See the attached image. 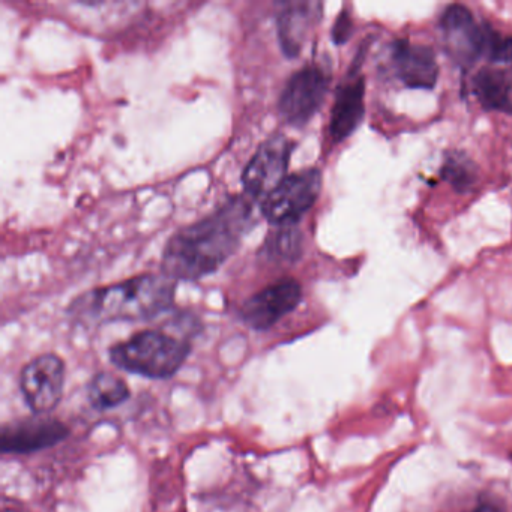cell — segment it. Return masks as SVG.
I'll list each match as a JSON object with an SVG mask.
<instances>
[{"instance_id":"obj_19","label":"cell","mask_w":512,"mask_h":512,"mask_svg":"<svg viewBox=\"0 0 512 512\" xmlns=\"http://www.w3.org/2000/svg\"><path fill=\"white\" fill-rule=\"evenodd\" d=\"M353 23L347 11H341L338 19L335 20L334 28H332V40L335 44H344L352 37Z\"/></svg>"},{"instance_id":"obj_6","label":"cell","mask_w":512,"mask_h":512,"mask_svg":"<svg viewBox=\"0 0 512 512\" xmlns=\"http://www.w3.org/2000/svg\"><path fill=\"white\" fill-rule=\"evenodd\" d=\"M293 142L283 134H274L262 143L242 173L245 196L265 199L287 178Z\"/></svg>"},{"instance_id":"obj_12","label":"cell","mask_w":512,"mask_h":512,"mask_svg":"<svg viewBox=\"0 0 512 512\" xmlns=\"http://www.w3.org/2000/svg\"><path fill=\"white\" fill-rule=\"evenodd\" d=\"M392 62L401 82L412 89H433L439 79L436 56L430 47L400 40L392 47Z\"/></svg>"},{"instance_id":"obj_20","label":"cell","mask_w":512,"mask_h":512,"mask_svg":"<svg viewBox=\"0 0 512 512\" xmlns=\"http://www.w3.org/2000/svg\"><path fill=\"white\" fill-rule=\"evenodd\" d=\"M475 512H503L502 509L497 506L490 505V503H484V505L478 506Z\"/></svg>"},{"instance_id":"obj_2","label":"cell","mask_w":512,"mask_h":512,"mask_svg":"<svg viewBox=\"0 0 512 512\" xmlns=\"http://www.w3.org/2000/svg\"><path fill=\"white\" fill-rule=\"evenodd\" d=\"M176 281L146 274L100 287L74 299L70 314L91 325L118 320H151L166 313L175 299Z\"/></svg>"},{"instance_id":"obj_11","label":"cell","mask_w":512,"mask_h":512,"mask_svg":"<svg viewBox=\"0 0 512 512\" xmlns=\"http://www.w3.org/2000/svg\"><path fill=\"white\" fill-rule=\"evenodd\" d=\"M322 16V4L317 2H289L278 11V43L287 58H296L302 52L308 35Z\"/></svg>"},{"instance_id":"obj_17","label":"cell","mask_w":512,"mask_h":512,"mask_svg":"<svg viewBox=\"0 0 512 512\" xmlns=\"http://www.w3.org/2000/svg\"><path fill=\"white\" fill-rule=\"evenodd\" d=\"M442 178L458 193H466L475 185L478 173L470 158L461 152H452L446 157L442 167Z\"/></svg>"},{"instance_id":"obj_18","label":"cell","mask_w":512,"mask_h":512,"mask_svg":"<svg viewBox=\"0 0 512 512\" xmlns=\"http://www.w3.org/2000/svg\"><path fill=\"white\" fill-rule=\"evenodd\" d=\"M484 56L497 64H512V37H502L487 26Z\"/></svg>"},{"instance_id":"obj_5","label":"cell","mask_w":512,"mask_h":512,"mask_svg":"<svg viewBox=\"0 0 512 512\" xmlns=\"http://www.w3.org/2000/svg\"><path fill=\"white\" fill-rule=\"evenodd\" d=\"M328 88V74L319 65H307L296 71L287 80L278 100L281 118L292 127H304L319 112Z\"/></svg>"},{"instance_id":"obj_8","label":"cell","mask_w":512,"mask_h":512,"mask_svg":"<svg viewBox=\"0 0 512 512\" xmlns=\"http://www.w3.org/2000/svg\"><path fill=\"white\" fill-rule=\"evenodd\" d=\"M301 299V284L293 278H283L250 296L242 304L239 316L248 328L268 331L284 316L292 313Z\"/></svg>"},{"instance_id":"obj_13","label":"cell","mask_w":512,"mask_h":512,"mask_svg":"<svg viewBox=\"0 0 512 512\" xmlns=\"http://www.w3.org/2000/svg\"><path fill=\"white\" fill-rule=\"evenodd\" d=\"M365 83L362 77L341 86L335 97L329 122V133L334 142H341L352 136L353 131L364 118Z\"/></svg>"},{"instance_id":"obj_9","label":"cell","mask_w":512,"mask_h":512,"mask_svg":"<svg viewBox=\"0 0 512 512\" xmlns=\"http://www.w3.org/2000/svg\"><path fill=\"white\" fill-rule=\"evenodd\" d=\"M440 32L446 52L463 67L484 56L485 28H479L472 13L463 5H451L440 17Z\"/></svg>"},{"instance_id":"obj_1","label":"cell","mask_w":512,"mask_h":512,"mask_svg":"<svg viewBox=\"0 0 512 512\" xmlns=\"http://www.w3.org/2000/svg\"><path fill=\"white\" fill-rule=\"evenodd\" d=\"M253 221V200L232 197L214 214L179 229L169 239L163 274L175 281H196L214 274L236 253Z\"/></svg>"},{"instance_id":"obj_15","label":"cell","mask_w":512,"mask_h":512,"mask_svg":"<svg viewBox=\"0 0 512 512\" xmlns=\"http://www.w3.org/2000/svg\"><path fill=\"white\" fill-rule=\"evenodd\" d=\"M131 397L130 388L121 377L98 373L88 385V398L97 410L115 409Z\"/></svg>"},{"instance_id":"obj_3","label":"cell","mask_w":512,"mask_h":512,"mask_svg":"<svg viewBox=\"0 0 512 512\" xmlns=\"http://www.w3.org/2000/svg\"><path fill=\"white\" fill-rule=\"evenodd\" d=\"M191 344L161 331H142L110 349V361L128 373L169 379L190 356Z\"/></svg>"},{"instance_id":"obj_10","label":"cell","mask_w":512,"mask_h":512,"mask_svg":"<svg viewBox=\"0 0 512 512\" xmlns=\"http://www.w3.org/2000/svg\"><path fill=\"white\" fill-rule=\"evenodd\" d=\"M70 430L64 422L37 415L11 422L2 428L0 448L5 454H31L58 445L67 439Z\"/></svg>"},{"instance_id":"obj_16","label":"cell","mask_w":512,"mask_h":512,"mask_svg":"<svg viewBox=\"0 0 512 512\" xmlns=\"http://www.w3.org/2000/svg\"><path fill=\"white\" fill-rule=\"evenodd\" d=\"M298 223L284 224L266 239L260 253L271 262H296L302 253V233L299 232Z\"/></svg>"},{"instance_id":"obj_4","label":"cell","mask_w":512,"mask_h":512,"mask_svg":"<svg viewBox=\"0 0 512 512\" xmlns=\"http://www.w3.org/2000/svg\"><path fill=\"white\" fill-rule=\"evenodd\" d=\"M322 190V173L317 169L302 170L287 176L260 205V214L274 226L298 223L313 208Z\"/></svg>"},{"instance_id":"obj_7","label":"cell","mask_w":512,"mask_h":512,"mask_svg":"<svg viewBox=\"0 0 512 512\" xmlns=\"http://www.w3.org/2000/svg\"><path fill=\"white\" fill-rule=\"evenodd\" d=\"M65 386V364L53 353L38 356L22 371L20 388L35 415H46L61 403Z\"/></svg>"},{"instance_id":"obj_14","label":"cell","mask_w":512,"mask_h":512,"mask_svg":"<svg viewBox=\"0 0 512 512\" xmlns=\"http://www.w3.org/2000/svg\"><path fill=\"white\" fill-rule=\"evenodd\" d=\"M473 91L484 109L512 115V76L508 71L482 68L473 79Z\"/></svg>"}]
</instances>
